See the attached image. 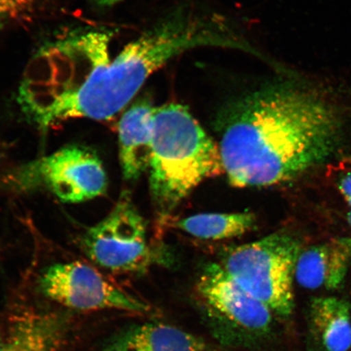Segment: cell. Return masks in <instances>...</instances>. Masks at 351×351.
Returning <instances> with one entry per match:
<instances>
[{
  "mask_svg": "<svg viewBox=\"0 0 351 351\" xmlns=\"http://www.w3.org/2000/svg\"><path fill=\"white\" fill-rule=\"evenodd\" d=\"M110 34H79L44 48L29 64L19 90L25 116L45 130L73 118L112 119L153 73L173 57L207 46L199 20L177 14L110 58Z\"/></svg>",
  "mask_w": 351,
  "mask_h": 351,
  "instance_id": "1",
  "label": "cell"
},
{
  "mask_svg": "<svg viewBox=\"0 0 351 351\" xmlns=\"http://www.w3.org/2000/svg\"><path fill=\"white\" fill-rule=\"evenodd\" d=\"M223 173L232 186L292 181L324 163L339 141L335 112L300 86L276 85L239 101L219 123Z\"/></svg>",
  "mask_w": 351,
  "mask_h": 351,
  "instance_id": "2",
  "label": "cell"
},
{
  "mask_svg": "<svg viewBox=\"0 0 351 351\" xmlns=\"http://www.w3.org/2000/svg\"><path fill=\"white\" fill-rule=\"evenodd\" d=\"M149 171L152 200L163 216L223 172L218 144L185 107L174 104L155 109Z\"/></svg>",
  "mask_w": 351,
  "mask_h": 351,
  "instance_id": "3",
  "label": "cell"
},
{
  "mask_svg": "<svg viewBox=\"0 0 351 351\" xmlns=\"http://www.w3.org/2000/svg\"><path fill=\"white\" fill-rule=\"evenodd\" d=\"M301 252L300 241L295 237L275 232L230 249L223 254L221 265L274 315L287 317L295 307L293 280Z\"/></svg>",
  "mask_w": 351,
  "mask_h": 351,
  "instance_id": "4",
  "label": "cell"
},
{
  "mask_svg": "<svg viewBox=\"0 0 351 351\" xmlns=\"http://www.w3.org/2000/svg\"><path fill=\"white\" fill-rule=\"evenodd\" d=\"M197 293L205 322L219 343L253 349L267 341L274 313L241 288L221 265L210 263L205 267Z\"/></svg>",
  "mask_w": 351,
  "mask_h": 351,
  "instance_id": "5",
  "label": "cell"
},
{
  "mask_svg": "<svg viewBox=\"0 0 351 351\" xmlns=\"http://www.w3.org/2000/svg\"><path fill=\"white\" fill-rule=\"evenodd\" d=\"M3 184L12 192L45 191L64 203L77 204L104 195L108 178L93 152L71 146L16 167Z\"/></svg>",
  "mask_w": 351,
  "mask_h": 351,
  "instance_id": "6",
  "label": "cell"
},
{
  "mask_svg": "<svg viewBox=\"0 0 351 351\" xmlns=\"http://www.w3.org/2000/svg\"><path fill=\"white\" fill-rule=\"evenodd\" d=\"M80 244L92 262L115 273H143L152 260L146 223L127 196L84 232Z\"/></svg>",
  "mask_w": 351,
  "mask_h": 351,
  "instance_id": "7",
  "label": "cell"
},
{
  "mask_svg": "<svg viewBox=\"0 0 351 351\" xmlns=\"http://www.w3.org/2000/svg\"><path fill=\"white\" fill-rule=\"evenodd\" d=\"M50 300L80 311L114 309L144 313L148 306L117 287L86 263L74 261L51 265L39 280Z\"/></svg>",
  "mask_w": 351,
  "mask_h": 351,
  "instance_id": "8",
  "label": "cell"
},
{
  "mask_svg": "<svg viewBox=\"0 0 351 351\" xmlns=\"http://www.w3.org/2000/svg\"><path fill=\"white\" fill-rule=\"evenodd\" d=\"M351 266V239H337L313 245L298 256L295 278L306 289H337Z\"/></svg>",
  "mask_w": 351,
  "mask_h": 351,
  "instance_id": "9",
  "label": "cell"
},
{
  "mask_svg": "<svg viewBox=\"0 0 351 351\" xmlns=\"http://www.w3.org/2000/svg\"><path fill=\"white\" fill-rule=\"evenodd\" d=\"M155 109L149 101L141 100L121 118L119 157L123 176L130 181L138 179L150 165Z\"/></svg>",
  "mask_w": 351,
  "mask_h": 351,
  "instance_id": "10",
  "label": "cell"
},
{
  "mask_svg": "<svg viewBox=\"0 0 351 351\" xmlns=\"http://www.w3.org/2000/svg\"><path fill=\"white\" fill-rule=\"evenodd\" d=\"M102 351H210L207 342L181 328L146 323L118 333Z\"/></svg>",
  "mask_w": 351,
  "mask_h": 351,
  "instance_id": "11",
  "label": "cell"
},
{
  "mask_svg": "<svg viewBox=\"0 0 351 351\" xmlns=\"http://www.w3.org/2000/svg\"><path fill=\"white\" fill-rule=\"evenodd\" d=\"M309 328L313 343L320 351H349L351 348V315L348 301L337 297L311 300Z\"/></svg>",
  "mask_w": 351,
  "mask_h": 351,
  "instance_id": "12",
  "label": "cell"
},
{
  "mask_svg": "<svg viewBox=\"0 0 351 351\" xmlns=\"http://www.w3.org/2000/svg\"><path fill=\"white\" fill-rule=\"evenodd\" d=\"M64 326L49 315H26L16 320L3 351H57L64 337Z\"/></svg>",
  "mask_w": 351,
  "mask_h": 351,
  "instance_id": "13",
  "label": "cell"
},
{
  "mask_svg": "<svg viewBox=\"0 0 351 351\" xmlns=\"http://www.w3.org/2000/svg\"><path fill=\"white\" fill-rule=\"evenodd\" d=\"M256 219L251 213H201L180 219L178 230L203 240L236 238L253 229Z\"/></svg>",
  "mask_w": 351,
  "mask_h": 351,
  "instance_id": "14",
  "label": "cell"
},
{
  "mask_svg": "<svg viewBox=\"0 0 351 351\" xmlns=\"http://www.w3.org/2000/svg\"><path fill=\"white\" fill-rule=\"evenodd\" d=\"M34 4V0H0V29L12 22L29 19Z\"/></svg>",
  "mask_w": 351,
  "mask_h": 351,
  "instance_id": "15",
  "label": "cell"
},
{
  "mask_svg": "<svg viewBox=\"0 0 351 351\" xmlns=\"http://www.w3.org/2000/svg\"><path fill=\"white\" fill-rule=\"evenodd\" d=\"M339 190L351 208V171L340 178Z\"/></svg>",
  "mask_w": 351,
  "mask_h": 351,
  "instance_id": "16",
  "label": "cell"
},
{
  "mask_svg": "<svg viewBox=\"0 0 351 351\" xmlns=\"http://www.w3.org/2000/svg\"><path fill=\"white\" fill-rule=\"evenodd\" d=\"M95 1L100 5L110 6L121 1V0H95Z\"/></svg>",
  "mask_w": 351,
  "mask_h": 351,
  "instance_id": "17",
  "label": "cell"
},
{
  "mask_svg": "<svg viewBox=\"0 0 351 351\" xmlns=\"http://www.w3.org/2000/svg\"><path fill=\"white\" fill-rule=\"evenodd\" d=\"M4 341L0 337V351H3Z\"/></svg>",
  "mask_w": 351,
  "mask_h": 351,
  "instance_id": "18",
  "label": "cell"
},
{
  "mask_svg": "<svg viewBox=\"0 0 351 351\" xmlns=\"http://www.w3.org/2000/svg\"><path fill=\"white\" fill-rule=\"evenodd\" d=\"M348 222L350 223V226H351V208L348 213Z\"/></svg>",
  "mask_w": 351,
  "mask_h": 351,
  "instance_id": "19",
  "label": "cell"
}]
</instances>
